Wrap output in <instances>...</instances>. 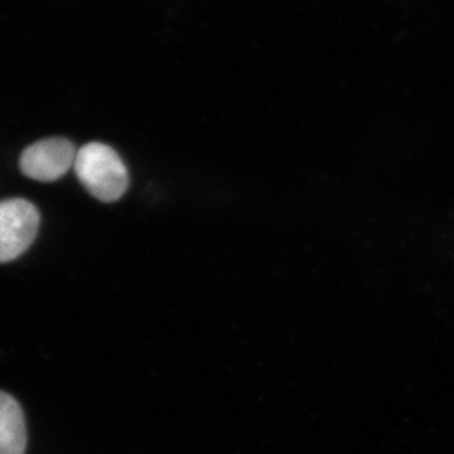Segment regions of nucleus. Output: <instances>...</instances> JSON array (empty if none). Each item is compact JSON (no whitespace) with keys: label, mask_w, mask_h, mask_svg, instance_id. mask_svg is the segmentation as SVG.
<instances>
[{"label":"nucleus","mask_w":454,"mask_h":454,"mask_svg":"<svg viewBox=\"0 0 454 454\" xmlns=\"http://www.w3.org/2000/svg\"><path fill=\"white\" fill-rule=\"evenodd\" d=\"M74 168L90 195L101 202L118 201L129 186V175L121 158L101 143H89L77 151Z\"/></svg>","instance_id":"obj_1"},{"label":"nucleus","mask_w":454,"mask_h":454,"mask_svg":"<svg viewBox=\"0 0 454 454\" xmlns=\"http://www.w3.org/2000/svg\"><path fill=\"white\" fill-rule=\"evenodd\" d=\"M41 216L32 202L23 199L0 201V264L20 258L37 238Z\"/></svg>","instance_id":"obj_2"},{"label":"nucleus","mask_w":454,"mask_h":454,"mask_svg":"<svg viewBox=\"0 0 454 454\" xmlns=\"http://www.w3.org/2000/svg\"><path fill=\"white\" fill-rule=\"evenodd\" d=\"M77 151L68 139L47 138L23 151L20 167L23 175L38 182H53L64 177L74 166Z\"/></svg>","instance_id":"obj_3"},{"label":"nucleus","mask_w":454,"mask_h":454,"mask_svg":"<svg viewBox=\"0 0 454 454\" xmlns=\"http://www.w3.org/2000/svg\"><path fill=\"white\" fill-rule=\"evenodd\" d=\"M27 426L16 397L0 391V454H26Z\"/></svg>","instance_id":"obj_4"}]
</instances>
